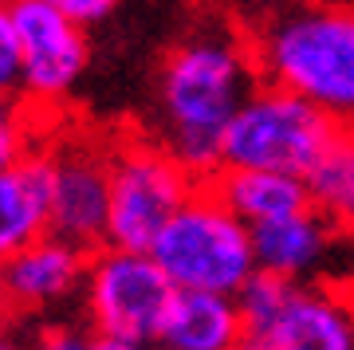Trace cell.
Returning a JSON list of instances; mask_svg holds the SVG:
<instances>
[{"mask_svg":"<svg viewBox=\"0 0 354 350\" xmlns=\"http://www.w3.org/2000/svg\"><path fill=\"white\" fill-rule=\"evenodd\" d=\"M264 83L256 48L228 24H197L165 51L153 79V138L193 177L225 165V130Z\"/></svg>","mask_w":354,"mask_h":350,"instance_id":"cell-1","label":"cell"},{"mask_svg":"<svg viewBox=\"0 0 354 350\" xmlns=\"http://www.w3.org/2000/svg\"><path fill=\"white\" fill-rule=\"evenodd\" d=\"M252 48L264 83L304 95L354 130V4H291L260 28Z\"/></svg>","mask_w":354,"mask_h":350,"instance_id":"cell-2","label":"cell"},{"mask_svg":"<svg viewBox=\"0 0 354 350\" xmlns=\"http://www.w3.org/2000/svg\"><path fill=\"white\" fill-rule=\"evenodd\" d=\"M150 256L162 264L177 291L241 295L260 272L252 228L228 209L213 185H197V193L153 240Z\"/></svg>","mask_w":354,"mask_h":350,"instance_id":"cell-3","label":"cell"},{"mask_svg":"<svg viewBox=\"0 0 354 350\" xmlns=\"http://www.w3.org/2000/svg\"><path fill=\"white\" fill-rule=\"evenodd\" d=\"M339 130L342 126L304 95L276 83H260L241 114L228 122L221 169H276L311 177Z\"/></svg>","mask_w":354,"mask_h":350,"instance_id":"cell-4","label":"cell"},{"mask_svg":"<svg viewBox=\"0 0 354 350\" xmlns=\"http://www.w3.org/2000/svg\"><path fill=\"white\" fill-rule=\"evenodd\" d=\"M236 300L244 315L236 350H354V303L339 288L256 272Z\"/></svg>","mask_w":354,"mask_h":350,"instance_id":"cell-5","label":"cell"},{"mask_svg":"<svg viewBox=\"0 0 354 350\" xmlns=\"http://www.w3.org/2000/svg\"><path fill=\"white\" fill-rule=\"evenodd\" d=\"M174 300V279L162 272V264L150 252L114 248V244L91 252L79 307L95 338L158 347Z\"/></svg>","mask_w":354,"mask_h":350,"instance_id":"cell-6","label":"cell"},{"mask_svg":"<svg viewBox=\"0 0 354 350\" xmlns=\"http://www.w3.org/2000/svg\"><path fill=\"white\" fill-rule=\"evenodd\" d=\"M197 193V177L158 138H122L111 146V221L106 244L150 252L177 209Z\"/></svg>","mask_w":354,"mask_h":350,"instance_id":"cell-7","label":"cell"},{"mask_svg":"<svg viewBox=\"0 0 354 350\" xmlns=\"http://www.w3.org/2000/svg\"><path fill=\"white\" fill-rule=\"evenodd\" d=\"M51 165V237L95 252L111 221V146L91 134H67L48 146Z\"/></svg>","mask_w":354,"mask_h":350,"instance_id":"cell-8","label":"cell"},{"mask_svg":"<svg viewBox=\"0 0 354 350\" xmlns=\"http://www.w3.org/2000/svg\"><path fill=\"white\" fill-rule=\"evenodd\" d=\"M8 8L24 63V99L39 107H59L91 67L87 28L48 0H8Z\"/></svg>","mask_w":354,"mask_h":350,"instance_id":"cell-9","label":"cell"},{"mask_svg":"<svg viewBox=\"0 0 354 350\" xmlns=\"http://www.w3.org/2000/svg\"><path fill=\"white\" fill-rule=\"evenodd\" d=\"M91 252L44 237L0 260V319H48L83 295Z\"/></svg>","mask_w":354,"mask_h":350,"instance_id":"cell-10","label":"cell"},{"mask_svg":"<svg viewBox=\"0 0 354 350\" xmlns=\"http://www.w3.org/2000/svg\"><path fill=\"white\" fill-rule=\"evenodd\" d=\"M342 232L346 228L335 225L319 205H307L299 213L252 228L256 268L291 284H319V275L327 272L339 252Z\"/></svg>","mask_w":354,"mask_h":350,"instance_id":"cell-11","label":"cell"},{"mask_svg":"<svg viewBox=\"0 0 354 350\" xmlns=\"http://www.w3.org/2000/svg\"><path fill=\"white\" fill-rule=\"evenodd\" d=\"M51 237V165L44 150H28L0 169V260Z\"/></svg>","mask_w":354,"mask_h":350,"instance_id":"cell-12","label":"cell"},{"mask_svg":"<svg viewBox=\"0 0 354 350\" xmlns=\"http://www.w3.org/2000/svg\"><path fill=\"white\" fill-rule=\"evenodd\" d=\"M244 338V315L236 295L177 291L162 326V350H236Z\"/></svg>","mask_w":354,"mask_h":350,"instance_id":"cell-13","label":"cell"},{"mask_svg":"<svg viewBox=\"0 0 354 350\" xmlns=\"http://www.w3.org/2000/svg\"><path fill=\"white\" fill-rule=\"evenodd\" d=\"M209 185L248 228L272 225L279 217H291L315 205L307 177L276 174V169H221Z\"/></svg>","mask_w":354,"mask_h":350,"instance_id":"cell-14","label":"cell"},{"mask_svg":"<svg viewBox=\"0 0 354 350\" xmlns=\"http://www.w3.org/2000/svg\"><path fill=\"white\" fill-rule=\"evenodd\" d=\"M311 197L323 213L354 232V130H339L330 150L323 154V162L307 177Z\"/></svg>","mask_w":354,"mask_h":350,"instance_id":"cell-15","label":"cell"},{"mask_svg":"<svg viewBox=\"0 0 354 350\" xmlns=\"http://www.w3.org/2000/svg\"><path fill=\"white\" fill-rule=\"evenodd\" d=\"M24 95V63H20V39H16L12 8L0 0V99Z\"/></svg>","mask_w":354,"mask_h":350,"instance_id":"cell-16","label":"cell"},{"mask_svg":"<svg viewBox=\"0 0 354 350\" xmlns=\"http://www.w3.org/2000/svg\"><path fill=\"white\" fill-rule=\"evenodd\" d=\"M99 338L91 335L87 323H67V319H55V323H44L36 335L28 338V350H95Z\"/></svg>","mask_w":354,"mask_h":350,"instance_id":"cell-17","label":"cell"},{"mask_svg":"<svg viewBox=\"0 0 354 350\" xmlns=\"http://www.w3.org/2000/svg\"><path fill=\"white\" fill-rule=\"evenodd\" d=\"M32 146V126L28 114L16 107L12 99H0V169L12 165L16 158H24Z\"/></svg>","mask_w":354,"mask_h":350,"instance_id":"cell-18","label":"cell"},{"mask_svg":"<svg viewBox=\"0 0 354 350\" xmlns=\"http://www.w3.org/2000/svg\"><path fill=\"white\" fill-rule=\"evenodd\" d=\"M48 4H55L59 12H67L75 24H83V28L102 24V20H111V16L122 8V0H48Z\"/></svg>","mask_w":354,"mask_h":350,"instance_id":"cell-19","label":"cell"},{"mask_svg":"<svg viewBox=\"0 0 354 350\" xmlns=\"http://www.w3.org/2000/svg\"><path fill=\"white\" fill-rule=\"evenodd\" d=\"M0 350H28V342L16 338V331L8 326V319H0Z\"/></svg>","mask_w":354,"mask_h":350,"instance_id":"cell-20","label":"cell"},{"mask_svg":"<svg viewBox=\"0 0 354 350\" xmlns=\"http://www.w3.org/2000/svg\"><path fill=\"white\" fill-rule=\"evenodd\" d=\"M95 350H153V347H146V342H122V338H99Z\"/></svg>","mask_w":354,"mask_h":350,"instance_id":"cell-21","label":"cell"}]
</instances>
